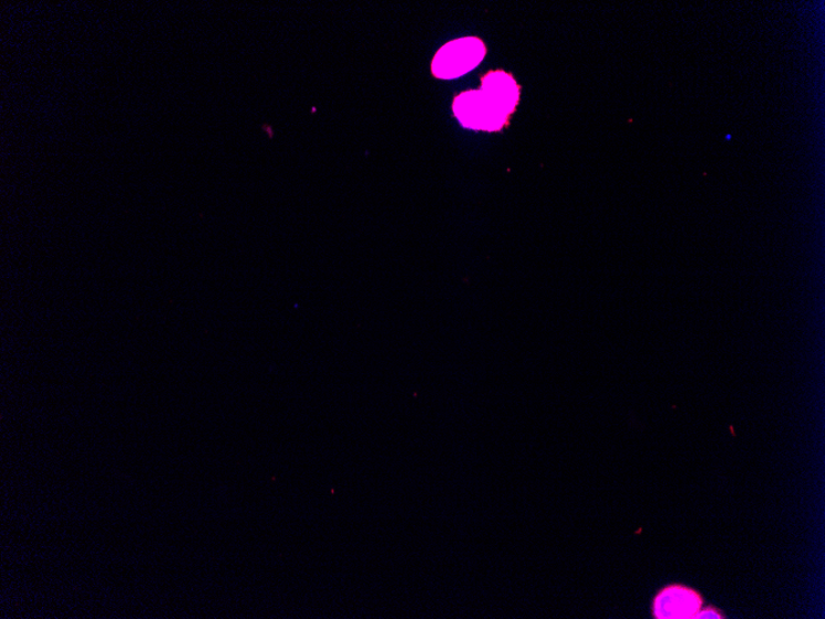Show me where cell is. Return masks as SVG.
<instances>
[{"instance_id":"3957f363","label":"cell","mask_w":825,"mask_h":619,"mask_svg":"<svg viewBox=\"0 0 825 619\" xmlns=\"http://www.w3.org/2000/svg\"><path fill=\"white\" fill-rule=\"evenodd\" d=\"M703 600L698 591L682 585H671L661 590L652 603L658 619L694 618L702 610Z\"/></svg>"},{"instance_id":"7a4b0ae2","label":"cell","mask_w":825,"mask_h":619,"mask_svg":"<svg viewBox=\"0 0 825 619\" xmlns=\"http://www.w3.org/2000/svg\"><path fill=\"white\" fill-rule=\"evenodd\" d=\"M487 49L478 38H464L447 42L437 51L432 71L436 79L453 80L478 66Z\"/></svg>"},{"instance_id":"277c9868","label":"cell","mask_w":825,"mask_h":619,"mask_svg":"<svg viewBox=\"0 0 825 619\" xmlns=\"http://www.w3.org/2000/svg\"><path fill=\"white\" fill-rule=\"evenodd\" d=\"M694 618H700V619H705V618L718 619V618H724V617H723V615L720 611L715 610L714 607H709V608H705V610H701L698 615H695Z\"/></svg>"},{"instance_id":"6da1fadb","label":"cell","mask_w":825,"mask_h":619,"mask_svg":"<svg viewBox=\"0 0 825 619\" xmlns=\"http://www.w3.org/2000/svg\"><path fill=\"white\" fill-rule=\"evenodd\" d=\"M481 81V90L457 95L454 113L468 130L501 132L516 112L520 85L505 71L488 72Z\"/></svg>"}]
</instances>
